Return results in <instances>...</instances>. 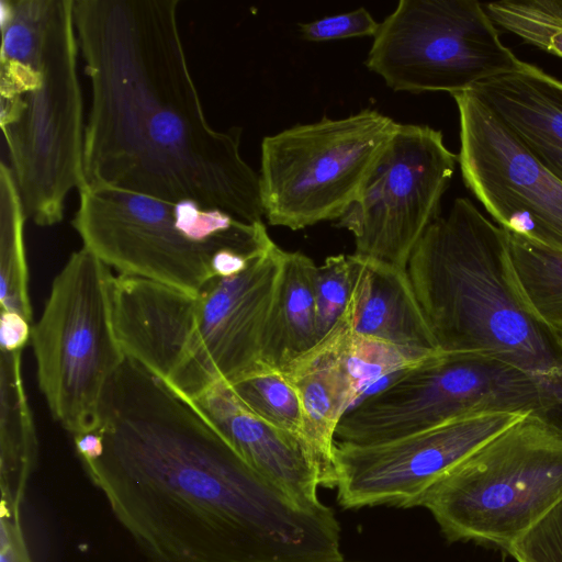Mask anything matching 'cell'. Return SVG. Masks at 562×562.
I'll return each mask as SVG.
<instances>
[{"instance_id":"1","label":"cell","mask_w":562,"mask_h":562,"mask_svg":"<svg viewBox=\"0 0 562 562\" xmlns=\"http://www.w3.org/2000/svg\"><path fill=\"white\" fill-rule=\"evenodd\" d=\"M81 461L146 562H345L325 504L296 503L187 400L125 357Z\"/></svg>"},{"instance_id":"2","label":"cell","mask_w":562,"mask_h":562,"mask_svg":"<svg viewBox=\"0 0 562 562\" xmlns=\"http://www.w3.org/2000/svg\"><path fill=\"white\" fill-rule=\"evenodd\" d=\"M178 0H75L91 105L81 186L193 200L246 222L265 216L241 128L215 130L188 65Z\"/></svg>"},{"instance_id":"3","label":"cell","mask_w":562,"mask_h":562,"mask_svg":"<svg viewBox=\"0 0 562 562\" xmlns=\"http://www.w3.org/2000/svg\"><path fill=\"white\" fill-rule=\"evenodd\" d=\"M407 273L439 351L490 355L529 374L562 434V349L518 289L505 231L458 198L428 227Z\"/></svg>"},{"instance_id":"4","label":"cell","mask_w":562,"mask_h":562,"mask_svg":"<svg viewBox=\"0 0 562 562\" xmlns=\"http://www.w3.org/2000/svg\"><path fill=\"white\" fill-rule=\"evenodd\" d=\"M284 251L273 244L240 273L215 277L196 293L114 277L112 316L123 352L189 402L257 370Z\"/></svg>"},{"instance_id":"5","label":"cell","mask_w":562,"mask_h":562,"mask_svg":"<svg viewBox=\"0 0 562 562\" xmlns=\"http://www.w3.org/2000/svg\"><path fill=\"white\" fill-rule=\"evenodd\" d=\"M0 123L26 215L47 227L83 182L75 0H1Z\"/></svg>"},{"instance_id":"6","label":"cell","mask_w":562,"mask_h":562,"mask_svg":"<svg viewBox=\"0 0 562 562\" xmlns=\"http://www.w3.org/2000/svg\"><path fill=\"white\" fill-rule=\"evenodd\" d=\"M72 226L119 274L196 293L232 277L274 241L263 222L250 223L193 200L164 201L105 187L79 188Z\"/></svg>"},{"instance_id":"7","label":"cell","mask_w":562,"mask_h":562,"mask_svg":"<svg viewBox=\"0 0 562 562\" xmlns=\"http://www.w3.org/2000/svg\"><path fill=\"white\" fill-rule=\"evenodd\" d=\"M562 498V434L528 414L424 496L447 540L504 551Z\"/></svg>"},{"instance_id":"8","label":"cell","mask_w":562,"mask_h":562,"mask_svg":"<svg viewBox=\"0 0 562 562\" xmlns=\"http://www.w3.org/2000/svg\"><path fill=\"white\" fill-rule=\"evenodd\" d=\"M113 278L88 249L72 252L32 326L38 387L72 436L99 427L105 390L126 357L113 325Z\"/></svg>"},{"instance_id":"9","label":"cell","mask_w":562,"mask_h":562,"mask_svg":"<svg viewBox=\"0 0 562 562\" xmlns=\"http://www.w3.org/2000/svg\"><path fill=\"white\" fill-rule=\"evenodd\" d=\"M550 420L548 401L522 370L480 352H439L394 376L340 419L336 442L370 446L482 413Z\"/></svg>"},{"instance_id":"10","label":"cell","mask_w":562,"mask_h":562,"mask_svg":"<svg viewBox=\"0 0 562 562\" xmlns=\"http://www.w3.org/2000/svg\"><path fill=\"white\" fill-rule=\"evenodd\" d=\"M398 125L374 109H363L266 136L259 182L268 223L299 231L339 220Z\"/></svg>"},{"instance_id":"11","label":"cell","mask_w":562,"mask_h":562,"mask_svg":"<svg viewBox=\"0 0 562 562\" xmlns=\"http://www.w3.org/2000/svg\"><path fill=\"white\" fill-rule=\"evenodd\" d=\"M525 64L475 0H401L380 23L366 59L394 91L450 94Z\"/></svg>"},{"instance_id":"12","label":"cell","mask_w":562,"mask_h":562,"mask_svg":"<svg viewBox=\"0 0 562 562\" xmlns=\"http://www.w3.org/2000/svg\"><path fill=\"white\" fill-rule=\"evenodd\" d=\"M457 162L440 131L400 123L335 224L352 234L353 254L407 270L415 247L440 216Z\"/></svg>"},{"instance_id":"13","label":"cell","mask_w":562,"mask_h":562,"mask_svg":"<svg viewBox=\"0 0 562 562\" xmlns=\"http://www.w3.org/2000/svg\"><path fill=\"white\" fill-rule=\"evenodd\" d=\"M451 95L467 188L499 227L562 251V182L470 89Z\"/></svg>"},{"instance_id":"14","label":"cell","mask_w":562,"mask_h":562,"mask_svg":"<svg viewBox=\"0 0 562 562\" xmlns=\"http://www.w3.org/2000/svg\"><path fill=\"white\" fill-rule=\"evenodd\" d=\"M526 415L482 413L382 443L336 442L337 501L345 509L420 506L443 475Z\"/></svg>"},{"instance_id":"15","label":"cell","mask_w":562,"mask_h":562,"mask_svg":"<svg viewBox=\"0 0 562 562\" xmlns=\"http://www.w3.org/2000/svg\"><path fill=\"white\" fill-rule=\"evenodd\" d=\"M190 403L254 470L296 503L311 508L324 505L317 496L316 468L297 437L251 413L226 383Z\"/></svg>"},{"instance_id":"16","label":"cell","mask_w":562,"mask_h":562,"mask_svg":"<svg viewBox=\"0 0 562 562\" xmlns=\"http://www.w3.org/2000/svg\"><path fill=\"white\" fill-rule=\"evenodd\" d=\"M352 322L347 307L331 330L284 371L300 396L303 443L316 468L319 485L335 487V434L355 403L346 367Z\"/></svg>"},{"instance_id":"17","label":"cell","mask_w":562,"mask_h":562,"mask_svg":"<svg viewBox=\"0 0 562 562\" xmlns=\"http://www.w3.org/2000/svg\"><path fill=\"white\" fill-rule=\"evenodd\" d=\"M349 258L353 333L406 349L440 352L407 270L355 254Z\"/></svg>"},{"instance_id":"18","label":"cell","mask_w":562,"mask_h":562,"mask_svg":"<svg viewBox=\"0 0 562 562\" xmlns=\"http://www.w3.org/2000/svg\"><path fill=\"white\" fill-rule=\"evenodd\" d=\"M562 182V81L526 61L470 89Z\"/></svg>"},{"instance_id":"19","label":"cell","mask_w":562,"mask_h":562,"mask_svg":"<svg viewBox=\"0 0 562 562\" xmlns=\"http://www.w3.org/2000/svg\"><path fill=\"white\" fill-rule=\"evenodd\" d=\"M317 265L301 251H284L265 329L261 361L284 371L318 342L315 306Z\"/></svg>"},{"instance_id":"20","label":"cell","mask_w":562,"mask_h":562,"mask_svg":"<svg viewBox=\"0 0 562 562\" xmlns=\"http://www.w3.org/2000/svg\"><path fill=\"white\" fill-rule=\"evenodd\" d=\"M22 350L0 357V513L20 515L37 458L35 424L23 386Z\"/></svg>"},{"instance_id":"21","label":"cell","mask_w":562,"mask_h":562,"mask_svg":"<svg viewBox=\"0 0 562 562\" xmlns=\"http://www.w3.org/2000/svg\"><path fill=\"white\" fill-rule=\"evenodd\" d=\"M504 231L514 277L525 302L547 327L562 331V251Z\"/></svg>"},{"instance_id":"22","label":"cell","mask_w":562,"mask_h":562,"mask_svg":"<svg viewBox=\"0 0 562 562\" xmlns=\"http://www.w3.org/2000/svg\"><path fill=\"white\" fill-rule=\"evenodd\" d=\"M26 212L11 168L0 166V306L33 323L24 245Z\"/></svg>"},{"instance_id":"23","label":"cell","mask_w":562,"mask_h":562,"mask_svg":"<svg viewBox=\"0 0 562 562\" xmlns=\"http://www.w3.org/2000/svg\"><path fill=\"white\" fill-rule=\"evenodd\" d=\"M228 385L238 401L251 413L303 442L300 396L284 372L263 363Z\"/></svg>"},{"instance_id":"24","label":"cell","mask_w":562,"mask_h":562,"mask_svg":"<svg viewBox=\"0 0 562 562\" xmlns=\"http://www.w3.org/2000/svg\"><path fill=\"white\" fill-rule=\"evenodd\" d=\"M483 5L496 26L562 58L561 0H506Z\"/></svg>"},{"instance_id":"25","label":"cell","mask_w":562,"mask_h":562,"mask_svg":"<svg viewBox=\"0 0 562 562\" xmlns=\"http://www.w3.org/2000/svg\"><path fill=\"white\" fill-rule=\"evenodd\" d=\"M434 355L437 353L406 349L352 333L346 353V367L355 393L353 405L376 383Z\"/></svg>"},{"instance_id":"26","label":"cell","mask_w":562,"mask_h":562,"mask_svg":"<svg viewBox=\"0 0 562 562\" xmlns=\"http://www.w3.org/2000/svg\"><path fill=\"white\" fill-rule=\"evenodd\" d=\"M349 255L327 257L315 272L316 327L321 340L336 325L348 307L352 293ZM318 340V341H319Z\"/></svg>"},{"instance_id":"27","label":"cell","mask_w":562,"mask_h":562,"mask_svg":"<svg viewBox=\"0 0 562 562\" xmlns=\"http://www.w3.org/2000/svg\"><path fill=\"white\" fill-rule=\"evenodd\" d=\"M505 552L517 562H562V498Z\"/></svg>"},{"instance_id":"28","label":"cell","mask_w":562,"mask_h":562,"mask_svg":"<svg viewBox=\"0 0 562 562\" xmlns=\"http://www.w3.org/2000/svg\"><path fill=\"white\" fill-rule=\"evenodd\" d=\"M380 23L366 8L324 16L300 24L301 37L308 42H326L351 37H374Z\"/></svg>"},{"instance_id":"29","label":"cell","mask_w":562,"mask_h":562,"mask_svg":"<svg viewBox=\"0 0 562 562\" xmlns=\"http://www.w3.org/2000/svg\"><path fill=\"white\" fill-rule=\"evenodd\" d=\"M0 562H33L20 515L0 513Z\"/></svg>"},{"instance_id":"30","label":"cell","mask_w":562,"mask_h":562,"mask_svg":"<svg viewBox=\"0 0 562 562\" xmlns=\"http://www.w3.org/2000/svg\"><path fill=\"white\" fill-rule=\"evenodd\" d=\"M33 324L16 313L1 312L0 317V344L1 350L15 351L31 341Z\"/></svg>"},{"instance_id":"31","label":"cell","mask_w":562,"mask_h":562,"mask_svg":"<svg viewBox=\"0 0 562 562\" xmlns=\"http://www.w3.org/2000/svg\"><path fill=\"white\" fill-rule=\"evenodd\" d=\"M555 335H557L558 341L560 344V347L562 349V331H555Z\"/></svg>"}]
</instances>
